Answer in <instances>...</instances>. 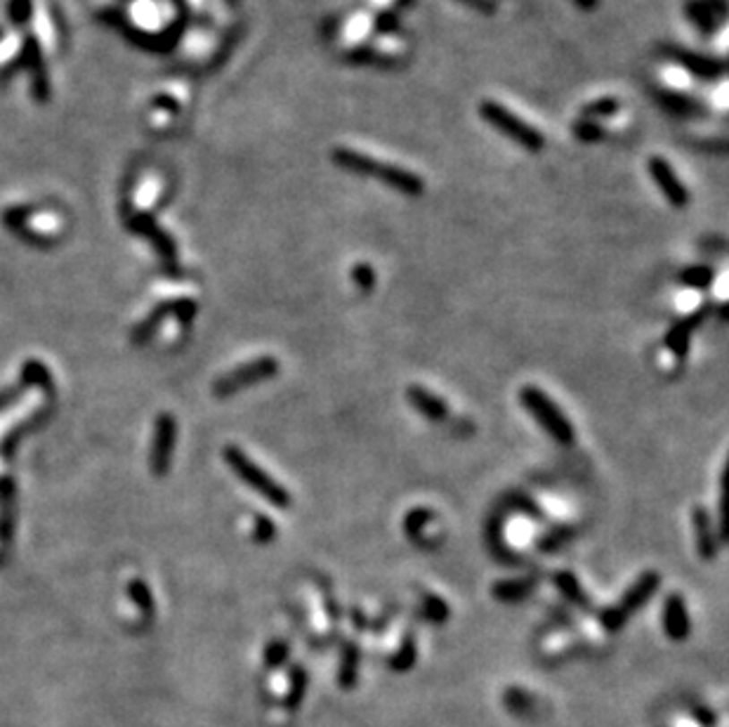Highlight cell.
<instances>
[{
	"label": "cell",
	"mask_w": 729,
	"mask_h": 727,
	"mask_svg": "<svg viewBox=\"0 0 729 727\" xmlns=\"http://www.w3.org/2000/svg\"><path fill=\"white\" fill-rule=\"evenodd\" d=\"M330 158H333V163L340 166L342 170H349V173H356V175L375 177V180H381L382 184L397 189L401 194L420 196L425 192V182L420 180L416 173L401 168V166H392V163L375 161V158L362 154V151L338 147V150L330 154Z\"/></svg>",
	"instance_id": "cell-1"
},
{
	"label": "cell",
	"mask_w": 729,
	"mask_h": 727,
	"mask_svg": "<svg viewBox=\"0 0 729 727\" xmlns=\"http://www.w3.org/2000/svg\"><path fill=\"white\" fill-rule=\"evenodd\" d=\"M222 456H225L227 466L232 467V473L236 475L244 484H248L253 492H258L270 506L281 508V510L291 508V493H288V489L281 487L270 473H265L258 463L251 461V458L245 456V451H241L239 447H232V444H229V447H225Z\"/></svg>",
	"instance_id": "cell-2"
},
{
	"label": "cell",
	"mask_w": 729,
	"mask_h": 727,
	"mask_svg": "<svg viewBox=\"0 0 729 727\" xmlns=\"http://www.w3.org/2000/svg\"><path fill=\"white\" fill-rule=\"evenodd\" d=\"M519 402L531 415L536 418V423L541 425L545 432L560 444H571L576 437L574 425L567 418V414L557 406L553 399H550L541 388L536 385H527V388L519 389Z\"/></svg>",
	"instance_id": "cell-3"
},
{
	"label": "cell",
	"mask_w": 729,
	"mask_h": 727,
	"mask_svg": "<svg viewBox=\"0 0 729 727\" xmlns=\"http://www.w3.org/2000/svg\"><path fill=\"white\" fill-rule=\"evenodd\" d=\"M479 114L485 118L486 124L493 125L498 133H503L512 140V142L522 144L524 150L529 151H541L543 150V135L536 128H531L529 124H524L522 118L512 114L508 107L503 104L493 102V99H486V102L479 104Z\"/></svg>",
	"instance_id": "cell-4"
},
{
	"label": "cell",
	"mask_w": 729,
	"mask_h": 727,
	"mask_svg": "<svg viewBox=\"0 0 729 727\" xmlns=\"http://www.w3.org/2000/svg\"><path fill=\"white\" fill-rule=\"evenodd\" d=\"M277 373L279 362L274 357L253 359V362L244 364V366H236L234 371H229V373H225L222 378H218L213 385V395L215 397L236 395V392L251 388V385L270 381V378H274Z\"/></svg>",
	"instance_id": "cell-5"
},
{
	"label": "cell",
	"mask_w": 729,
	"mask_h": 727,
	"mask_svg": "<svg viewBox=\"0 0 729 727\" xmlns=\"http://www.w3.org/2000/svg\"><path fill=\"white\" fill-rule=\"evenodd\" d=\"M647 168H649V175L654 177V182H656L658 189H661V194L665 196V201L671 203V206L684 208L687 203H690V194H687V189H684V184L680 182L678 173L673 170V166L665 161L664 156H652Z\"/></svg>",
	"instance_id": "cell-6"
},
{
	"label": "cell",
	"mask_w": 729,
	"mask_h": 727,
	"mask_svg": "<svg viewBox=\"0 0 729 727\" xmlns=\"http://www.w3.org/2000/svg\"><path fill=\"white\" fill-rule=\"evenodd\" d=\"M664 630L665 636L680 643V640H687L691 633V619H690V610H687V603L680 593H671L665 597L664 603Z\"/></svg>",
	"instance_id": "cell-7"
},
{
	"label": "cell",
	"mask_w": 729,
	"mask_h": 727,
	"mask_svg": "<svg viewBox=\"0 0 729 727\" xmlns=\"http://www.w3.org/2000/svg\"><path fill=\"white\" fill-rule=\"evenodd\" d=\"M691 525H694V532H697V551L701 555V560L706 562H713L717 558V551H720V536H717L716 526H713V517L706 508L697 506L691 510Z\"/></svg>",
	"instance_id": "cell-8"
},
{
	"label": "cell",
	"mask_w": 729,
	"mask_h": 727,
	"mask_svg": "<svg viewBox=\"0 0 729 727\" xmlns=\"http://www.w3.org/2000/svg\"><path fill=\"white\" fill-rule=\"evenodd\" d=\"M706 317H708V305H701L694 314L680 319L678 324L673 326L671 331H668V336H665V347H668L675 357H687L691 333L704 324Z\"/></svg>",
	"instance_id": "cell-9"
},
{
	"label": "cell",
	"mask_w": 729,
	"mask_h": 727,
	"mask_svg": "<svg viewBox=\"0 0 729 727\" xmlns=\"http://www.w3.org/2000/svg\"><path fill=\"white\" fill-rule=\"evenodd\" d=\"M175 447V418L173 415H161L156 423L154 451H151V467L156 475H163L168 470L170 454Z\"/></svg>",
	"instance_id": "cell-10"
},
{
	"label": "cell",
	"mask_w": 729,
	"mask_h": 727,
	"mask_svg": "<svg viewBox=\"0 0 729 727\" xmlns=\"http://www.w3.org/2000/svg\"><path fill=\"white\" fill-rule=\"evenodd\" d=\"M658 586H661V574H658V571H645V574L623 593V600H621L619 607L630 617L632 612H638L639 607H645V604L649 603V597L658 591Z\"/></svg>",
	"instance_id": "cell-11"
},
{
	"label": "cell",
	"mask_w": 729,
	"mask_h": 727,
	"mask_svg": "<svg viewBox=\"0 0 729 727\" xmlns=\"http://www.w3.org/2000/svg\"><path fill=\"white\" fill-rule=\"evenodd\" d=\"M407 399L420 415H425L427 421L442 423L449 418V404H446L442 397L434 395V392H430V389L420 388V385L408 388Z\"/></svg>",
	"instance_id": "cell-12"
},
{
	"label": "cell",
	"mask_w": 729,
	"mask_h": 727,
	"mask_svg": "<svg viewBox=\"0 0 729 727\" xmlns=\"http://www.w3.org/2000/svg\"><path fill=\"white\" fill-rule=\"evenodd\" d=\"M671 57H675L680 64L691 72L699 78H717L723 73V64L717 59L704 57L699 52H690V50H671Z\"/></svg>",
	"instance_id": "cell-13"
},
{
	"label": "cell",
	"mask_w": 729,
	"mask_h": 727,
	"mask_svg": "<svg viewBox=\"0 0 729 727\" xmlns=\"http://www.w3.org/2000/svg\"><path fill=\"white\" fill-rule=\"evenodd\" d=\"M538 578L529 577V578H503L498 581L491 588V595L496 597L498 603H519L524 597H529L531 591Z\"/></svg>",
	"instance_id": "cell-14"
},
{
	"label": "cell",
	"mask_w": 729,
	"mask_h": 727,
	"mask_svg": "<svg viewBox=\"0 0 729 727\" xmlns=\"http://www.w3.org/2000/svg\"><path fill=\"white\" fill-rule=\"evenodd\" d=\"M553 584L557 586V591L567 597L569 603L576 604V607H581V610H590V597L583 591L581 581H579L571 571L569 569L555 571V574H553Z\"/></svg>",
	"instance_id": "cell-15"
},
{
	"label": "cell",
	"mask_w": 729,
	"mask_h": 727,
	"mask_svg": "<svg viewBox=\"0 0 729 727\" xmlns=\"http://www.w3.org/2000/svg\"><path fill=\"white\" fill-rule=\"evenodd\" d=\"M658 99L664 104L665 109L675 114V116H697V114H704V107L697 102V99L687 98V95H680V92H671L664 90L658 92Z\"/></svg>",
	"instance_id": "cell-16"
},
{
	"label": "cell",
	"mask_w": 729,
	"mask_h": 727,
	"mask_svg": "<svg viewBox=\"0 0 729 727\" xmlns=\"http://www.w3.org/2000/svg\"><path fill=\"white\" fill-rule=\"evenodd\" d=\"M416 659H418V645H416V636L414 633H407V636L401 637L399 649L390 656V666H392L394 671L404 673V671L414 669Z\"/></svg>",
	"instance_id": "cell-17"
},
{
	"label": "cell",
	"mask_w": 729,
	"mask_h": 727,
	"mask_svg": "<svg viewBox=\"0 0 729 727\" xmlns=\"http://www.w3.org/2000/svg\"><path fill=\"white\" fill-rule=\"evenodd\" d=\"M420 614L427 619L430 623H446L449 617H451V607L446 603L444 597L433 595V593H425L423 600H420Z\"/></svg>",
	"instance_id": "cell-18"
},
{
	"label": "cell",
	"mask_w": 729,
	"mask_h": 727,
	"mask_svg": "<svg viewBox=\"0 0 729 727\" xmlns=\"http://www.w3.org/2000/svg\"><path fill=\"white\" fill-rule=\"evenodd\" d=\"M680 281L690 288H697V291H704L708 288L713 281H716V269L708 265H697V267H684L680 272Z\"/></svg>",
	"instance_id": "cell-19"
},
{
	"label": "cell",
	"mask_w": 729,
	"mask_h": 727,
	"mask_svg": "<svg viewBox=\"0 0 729 727\" xmlns=\"http://www.w3.org/2000/svg\"><path fill=\"white\" fill-rule=\"evenodd\" d=\"M356 666H359V645L347 643L342 649V663H340V685L349 689L356 680Z\"/></svg>",
	"instance_id": "cell-20"
},
{
	"label": "cell",
	"mask_w": 729,
	"mask_h": 727,
	"mask_svg": "<svg viewBox=\"0 0 729 727\" xmlns=\"http://www.w3.org/2000/svg\"><path fill=\"white\" fill-rule=\"evenodd\" d=\"M304 688H307V673H304L303 666H296L291 671V675H288V689H286L284 697V704L288 711H296L304 695Z\"/></svg>",
	"instance_id": "cell-21"
},
{
	"label": "cell",
	"mask_w": 729,
	"mask_h": 727,
	"mask_svg": "<svg viewBox=\"0 0 729 727\" xmlns=\"http://www.w3.org/2000/svg\"><path fill=\"white\" fill-rule=\"evenodd\" d=\"M434 513L430 510V508H414V510H408L407 515H404V534L407 536H411V539H418L420 534L425 532V526L433 522Z\"/></svg>",
	"instance_id": "cell-22"
},
{
	"label": "cell",
	"mask_w": 729,
	"mask_h": 727,
	"mask_svg": "<svg viewBox=\"0 0 729 727\" xmlns=\"http://www.w3.org/2000/svg\"><path fill=\"white\" fill-rule=\"evenodd\" d=\"M571 539H574V529H571V526L569 525L553 526L545 536L538 539V551L553 552L557 551V548H562V545H567Z\"/></svg>",
	"instance_id": "cell-23"
},
{
	"label": "cell",
	"mask_w": 729,
	"mask_h": 727,
	"mask_svg": "<svg viewBox=\"0 0 729 727\" xmlns=\"http://www.w3.org/2000/svg\"><path fill=\"white\" fill-rule=\"evenodd\" d=\"M619 99H612V98H605V99H595V102L586 104L583 107V116L590 121V118H605V116H612V114H616L619 111Z\"/></svg>",
	"instance_id": "cell-24"
},
{
	"label": "cell",
	"mask_w": 729,
	"mask_h": 727,
	"mask_svg": "<svg viewBox=\"0 0 729 727\" xmlns=\"http://www.w3.org/2000/svg\"><path fill=\"white\" fill-rule=\"evenodd\" d=\"M274 539H277V525H274L267 515H258V517H255V525H253V541L265 545L271 543Z\"/></svg>",
	"instance_id": "cell-25"
},
{
	"label": "cell",
	"mask_w": 729,
	"mask_h": 727,
	"mask_svg": "<svg viewBox=\"0 0 729 727\" xmlns=\"http://www.w3.org/2000/svg\"><path fill=\"white\" fill-rule=\"evenodd\" d=\"M286 656H288V643H284V640H271V643L267 645L265 663L271 671L281 669V663L286 662Z\"/></svg>",
	"instance_id": "cell-26"
},
{
	"label": "cell",
	"mask_w": 729,
	"mask_h": 727,
	"mask_svg": "<svg viewBox=\"0 0 729 727\" xmlns=\"http://www.w3.org/2000/svg\"><path fill=\"white\" fill-rule=\"evenodd\" d=\"M600 621H602V626L609 630V633H616V630H621L623 626H626L628 614L621 610V607H607V610H602Z\"/></svg>",
	"instance_id": "cell-27"
},
{
	"label": "cell",
	"mask_w": 729,
	"mask_h": 727,
	"mask_svg": "<svg viewBox=\"0 0 729 727\" xmlns=\"http://www.w3.org/2000/svg\"><path fill=\"white\" fill-rule=\"evenodd\" d=\"M690 17L697 20V24L701 26V31L710 33L716 29V20H713V13L710 7H706L704 3H690Z\"/></svg>",
	"instance_id": "cell-28"
},
{
	"label": "cell",
	"mask_w": 729,
	"mask_h": 727,
	"mask_svg": "<svg viewBox=\"0 0 729 727\" xmlns=\"http://www.w3.org/2000/svg\"><path fill=\"white\" fill-rule=\"evenodd\" d=\"M352 279H355V284L362 288V291H371L375 286V269L371 265H366V262H359V265H355V269H352Z\"/></svg>",
	"instance_id": "cell-29"
},
{
	"label": "cell",
	"mask_w": 729,
	"mask_h": 727,
	"mask_svg": "<svg viewBox=\"0 0 729 727\" xmlns=\"http://www.w3.org/2000/svg\"><path fill=\"white\" fill-rule=\"evenodd\" d=\"M574 133L581 137L583 142H597L600 137H605V128L597 125V121H581L574 125Z\"/></svg>",
	"instance_id": "cell-30"
},
{
	"label": "cell",
	"mask_w": 729,
	"mask_h": 727,
	"mask_svg": "<svg viewBox=\"0 0 729 727\" xmlns=\"http://www.w3.org/2000/svg\"><path fill=\"white\" fill-rule=\"evenodd\" d=\"M31 64H33V76H36V92H39V98L43 99L47 92V83H46V73H43V66H40L39 47H36L33 40H31Z\"/></svg>",
	"instance_id": "cell-31"
},
{
	"label": "cell",
	"mask_w": 729,
	"mask_h": 727,
	"mask_svg": "<svg viewBox=\"0 0 729 727\" xmlns=\"http://www.w3.org/2000/svg\"><path fill=\"white\" fill-rule=\"evenodd\" d=\"M130 593H133V597L137 600V604L142 607V614L149 617V614H151V597H149L147 586L140 584V581H133V584H130Z\"/></svg>",
	"instance_id": "cell-32"
},
{
	"label": "cell",
	"mask_w": 729,
	"mask_h": 727,
	"mask_svg": "<svg viewBox=\"0 0 729 727\" xmlns=\"http://www.w3.org/2000/svg\"><path fill=\"white\" fill-rule=\"evenodd\" d=\"M460 3L470 5L472 10H477V13H485V14L496 13V3H493V0H460Z\"/></svg>",
	"instance_id": "cell-33"
},
{
	"label": "cell",
	"mask_w": 729,
	"mask_h": 727,
	"mask_svg": "<svg viewBox=\"0 0 729 727\" xmlns=\"http://www.w3.org/2000/svg\"><path fill=\"white\" fill-rule=\"evenodd\" d=\"M671 727H710V725H708V721L701 718L699 714H690V715H684L682 721L671 723Z\"/></svg>",
	"instance_id": "cell-34"
},
{
	"label": "cell",
	"mask_w": 729,
	"mask_h": 727,
	"mask_svg": "<svg viewBox=\"0 0 729 727\" xmlns=\"http://www.w3.org/2000/svg\"><path fill=\"white\" fill-rule=\"evenodd\" d=\"M29 13H31V7H29V0H14L13 10H10V14H13L14 20L26 21Z\"/></svg>",
	"instance_id": "cell-35"
},
{
	"label": "cell",
	"mask_w": 729,
	"mask_h": 727,
	"mask_svg": "<svg viewBox=\"0 0 729 727\" xmlns=\"http://www.w3.org/2000/svg\"><path fill=\"white\" fill-rule=\"evenodd\" d=\"M378 24H381V31H394L397 29V20H394L392 14H382Z\"/></svg>",
	"instance_id": "cell-36"
},
{
	"label": "cell",
	"mask_w": 729,
	"mask_h": 727,
	"mask_svg": "<svg viewBox=\"0 0 729 727\" xmlns=\"http://www.w3.org/2000/svg\"><path fill=\"white\" fill-rule=\"evenodd\" d=\"M576 5L583 7V10H595V5L600 3V0H574Z\"/></svg>",
	"instance_id": "cell-37"
}]
</instances>
